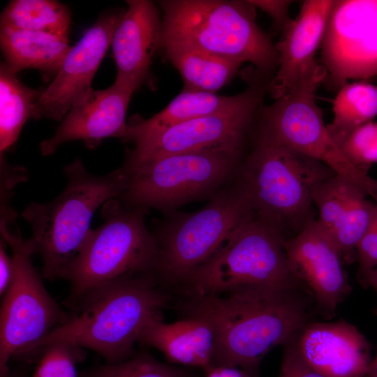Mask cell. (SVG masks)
<instances>
[{"label": "cell", "mask_w": 377, "mask_h": 377, "mask_svg": "<svg viewBox=\"0 0 377 377\" xmlns=\"http://www.w3.org/2000/svg\"><path fill=\"white\" fill-rule=\"evenodd\" d=\"M255 8L268 14L275 24L284 31L293 22L289 16V7L292 1L286 0H250Z\"/></svg>", "instance_id": "cell-32"}, {"label": "cell", "mask_w": 377, "mask_h": 377, "mask_svg": "<svg viewBox=\"0 0 377 377\" xmlns=\"http://www.w3.org/2000/svg\"><path fill=\"white\" fill-rule=\"evenodd\" d=\"M247 90L244 101L229 110L179 124L135 143L125 163L132 165L176 154L213 150L239 155L264 88L251 85Z\"/></svg>", "instance_id": "cell-12"}, {"label": "cell", "mask_w": 377, "mask_h": 377, "mask_svg": "<svg viewBox=\"0 0 377 377\" xmlns=\"http://www.w3.org/2000/svg\"><path fill=\"white\" fill-rule=\"evenodd\" d=\"M170 297L154 274L126 275L88 291L72 306L75 312L43 341H62L91 350L106 363L133 355L146 324L162 314Z\"/></svg>", "instance_id": "cell-2"}, {"label": "cell", "mask_w": 377, "mask_h": 377, "mask_svg": "<svg viewBox=\"0 0 377 377\" xmlns=\"http://www.w3.org/2000/svg\"><path fill=\"white\" fill-rule=\"evenodd\" d=\"M317 87L300 89L261 108L259 128L279 142L328 166L377 202V179L354 165L332 136L322 110L316 104Z\"/></svg>", "instance_id": "cell-11"}, {"label": "cell", "mask_w": 377, "mask_h": 377, "mask_svg": "<svg viewBox=\"0 0 377 377\" xmlns=\"http://www.w3.org/2000/svg\"><path fill=\"white\" fill-rule=\"evenodd\" d=\"M237 183L223 187L202 208L167 214L153 232L157 243L154 274L157 281L179 284L206 262L230 233L253 214Z\"/></svg>", "instance_id": "cell-10"}, {"label": "cell", "mask_w": 377, "mask_h": 377, "mask_svg": "<svg viewBox=\"0 0 377 377\" xmlns=\"http://www.w3.org/2000/svg\"><path fill=\"white\" fill-rule=\"evenodd\" d=\"M362 284L372 287L377 293V267L372 269L365 277ZM377 313V309H376Z\"/></svg>", "instance_id": "cell-36"}, {"label": "cell", "mask_w": 377, "mask_h": 377, "mask_svg": "<svg viewBox=\"0 0 377 377\" xmlns=\"http://www.w3.org/2000/svg\"><path fill=\"white\" fill-rule=\"evenodd\" d=\"M282 232L254 213L179 285L186 297L302 289L289 266Z\"/></svg>", "instance_id": "cell-4"}, {"label": "cell", "mask_w": 377, "mask_h": 377, "mask_svg": "<svg viewBox=\"0 0 377 377\" xmlns=\"http://www.w3.org/2000/svg\"><path fill=\"white\" fill-rule=\"evenodd\" d=\"M167 58L179 71L184 89L215 93L237 73L241 64L193 47L165 44Z\"/></svg>", "instance_id": "cell-24"}, {"label": "cell", "mask_w": 377, "mask_h": 377, "mask_svg": "<svg viewBox=\"0 0 377 377\" xmlns=\"http://www.w3.org/2000/svg\"><path fill=\"white\" fill-rule=\"evenodd\" d=\"M375 163H377V137L363 156L360 163V169L367 173L365 169Z\"/></svg>", "instance_id": "cell-35"}, {"label": "cell", "mask_w": 377, "mask_h": 377, "mask_svg": "<svg viewBox=\"0 0 377 377\" xmlns=\"http://www.w3.org/2000/svg\"><path fill=\"white\" fill-rule=\"evenodd\" d=\"M147 209L124 205L118 198L105 202L103 223L91 230L67 280L72 307L88 291L123 276L154 274L157 243L145 224Z\"/></svg>", "instance_id": "cell-7"}, {"label": "cell", "mask_w": 377, "mask_h": 377, "mask_svg": "<svg viewBox=\"0 0 377 377\" xmlns=\"http://www.w3.org/2000/svg\"><path fill=\"white\" fill-rule=\"evenodd\" d=\"M320 47L334 89L377 75V0L333 1Z\"/></svg>", "instance_id": "cell-13"}, {"label": "cell", "mask_w": 377, "mask_h": 377, "mask_svg": "<svg viewBox=\"0 0 377 377\" xmlns=\"http://www.w3.org/2000/svg\"><path fill=\"white\" fill-rule=\"evenodd\" d=\"M78 377H188L181 369L162 363L147 353L133 355L79 373Z\"/></svg>", "instance_id": "cell-28"}, {"label": "cell", "mask_w": 377, "mask_h": 377, "mask_svg": "<svg viewBox=\"0 0 377 377\" xmlns=\"http://www.w3.org/2000/svg\"><path fill=\"white\" fill-rule=\"evenodd\" d=\"M295 341L305 361L325 377H365L371 362L367 339L344 320L309 323Z\"/></svg>", "instance_id": "cell-17"}, {"label": "cell", "mask_w": 377, "mask_h": 377, "mask_svg": "<svg viewBox=\"0 0 377 377\" xmlns=\"http://www.w3.org/2000/svg\"><path fill=\"white\" fill-rule=\"evenodd\" d=\"M6 242L0 241V295L1 297L8 289L14 275V261L6 251Z\"/></svg>", "instance_id": "cell-33"}, {"label": "cell", "mask_w": 377, "mask_h": 377, "mask_svg": "<svg viewBox=\"0 0 377 377\" xmlns=\"http://www.w3.org/2000/svg\"><path fill=\"white\" fill-rule=\"evenodd\" d=\"M131 95L116 83L103 90L92 89L66 114L54 134L40 143L42 155H51L72 140H82L87 148L94 149L105 138L122 139Z\"/></svg>", "instance_id": "cell-18"}, {"label": "cell", "mask_w": 377, "mask_h": 377, "mask_svg": "<svg viewBox=\"0 0 377 377\" xmlns=\"http://www.w3.org/2000/svg\"><path fill=\"white\" fill-rule=\"evenodd\" d=\"M6 64L15 73L25 68L58 72L71 48L69 40L49 33L1 26Z\"/></svg>", "instance_id": "cell-23"}, {"label": "cell", "mask_w": 377, "mask_h": 377, "mask_svg": "<svg viewBox=\"0 0 377 377\" xmlns=\"http://www.w3.org/2000/svg\"><path fill=\"white\" fill-rule=\"evenodd\" d=\"M163 19L159 45L193 47L268 73L278 66L275 45L256 22L248 1L168 0L159 2Z\"/></svg>", "instance_id": "cell-5"}, {"label": "cell", "mask_w": 377, "mask_h": 377, "mask_svg": "<svg viewBox=\"0 0 377 377\" xmlns=\"http://www.w3.org/2000/svg\"><path fill=\"white\" fill-rule=\"evenodd\" d=\"M114 32L112 48L117 74L114 83L133 93L149 75L156 47L159 46L161 23L158 10L151 1H126Z\"/></svg>", "instance_id": "cell-19"}, {"label": "cell", "mask_w": 377, "mask_h": 377, "mask_svg": "<svg viewBox=\"0 0 377 377\" xmlns=\"http://www.w3.org/2000/svg\"><path fill=\"white\" fill-rule=\"evenodd\" d=\"M3 377H27L26 374L20 371L12 370L10 369L6 375Z\"/></svg>", "instance_id": "cell-38"}, {"label": "cell", "mask_w": 377, "mask_h": 377, "mask_svg": "<svg viewBox=\"0 0 377 377\" xmlns=\"http://www.w3.org/2000/svg\"><path fill=\"white\" fill-rule=\"evenodd\" d=\"M67 184L47 202H31L22 216L29 223V239L34 253L42 259L41 276L66 279L91 230L96 210L110 199L118 198L126 186L124 168L104 175L87 171L76 158L64 166Z\"/></svg>", "instance_id": "cell-3"}, {"label": "cell", "mask_w": 377, "mask_h": 377, "mask_svg": "<svg viewBox=\"0 0 377 377\" xmlns=\"http://www.w3.org/2000/svg\"><path fill=\"white\" fill-rule=\"evenodd\" d=\"M69 10L57 1L15 0L1 16V26L52 34L68 39Z\"/></svg>", "instance_id": "cell-27"}, {"label": "cell", "mask_w": 377, "mask_h": 377, "mask_svg": "<svg viewBox=\"0 0 377 377\" xmlns=\"http://www.w3.org/2000/svg\"><path fill=\"white\" fill-rule=\"evenodd\" d=\"M247 89L232 96L183 89L163 110L145 119L129 121L122 140L134 144L179 124L229 110L244 101Z\"/></svg>", "instance_id": "cell-22"}, {"label": "cell", "mask_w": 377, "mask_h": 377, "mask_svg": "<svg viewBox=\"0 0 377 377\" xmlns=\"http://www.w3.org/2000/svg\"><path fill=\"white\" fill-rule=\"evenodd\" d=\"M365 377H377V355L375 359L371 361Z\"/></svg>", "instance_id": "cell-37"}, {"label": "cell", "mask_w": 377, "mask_h": 377, "mask_svg": "<svg viewBox=\"0 0 377 377\" xmlns=\"http://www.w3.org/2000/svg\"><path fill=\"white\" fill-rule=\"evenodd\" d=\"M0 232L1 239L12 249L15 267L0 310V377H3L14 357L36 362L43 341L70 315L49 294L33 265L34 253L29 239L8 225L0 226Z\"/></svg>", "instance_id": "cell-8"}, {"label": "cell", "mask_w": 377, "mask_h": 377, "mask_svg": "<svg viewBox=\"0 0 377 377\" xmlns=\"http://www.w3.org/2000/svg\"><path fill=\"white\" fill-rule=\"evenodd\" d=\"M332 0H306L297 17L283 31L276 45L278 70L267 86L271 96L279 99L309 86H318L327 72L315 55L321 45Z\"/></svg>", "instance_id": "cell-15"}, {"label": "cell", "mask_w": 377, "mask_h": 377, "mask_svg": "<svg viewBox=\"0 0 377 377\" xmlns=\"http://www.w3.org/2000/svg\"><path fill=\"white\" fill-rule=\"evenodd\" d=\"M354 183L337 174L315 190L313 204L318 210V223L338 249L343 260L356 254L376 204Z\"/></svg>", "instance_id": "cell-20"}, {"label": "cell", "mask_w": 377, "mask_h": 377, "mask_svg": "<svg viewBox=\"0 0 377 377\" xmlns=\"http://www.w3.org/2000/svg\"><path fill=\"white\" fill-rule=\"evenodd\" d=\"M333 112V120L327 126L340 145L352 131L377 116V85L362 81L346 83L334 100Z\"/></svg>", "instance_id": "cell-26"}, {"label": "cell", "mask_w": 377, "mask_h": 377, "mask_svg": "<svg viewBox=\"0 0 377 377\" xmlns=\"http://www.w3.org/2000/svg\"><path fill=\"white\" fill-rule=\"evenodd\" d=\"M295 339L284 345L279 377H325L305 361L297 349Z\"/></svg>", "instance_id": "cell-31"}, {"label": "cell", "mask_w": 377, "mask_h": 377, "mask_svg": "<svg viewBox=\"0 0 377 377\" xmlns=\"http://www.w3.org/2000/svg\"><path fill=\"white\" fill-rule=\"evenodd\" d=\"M302 289L248 290L226 295L186 297L188 316L214 332L212 366L251 371L274 347L293 340L309 323Z\"/></svg>", "instance_id": "cell-1"}, {"label": "cell", "mask_w": 377, "mask_h": 377, "mask_svg": "<svg viewBox=\"0 0 377 377\" xmlns=\"http://www.w3.org/2000/svg\"><path fill=\"white\" fill-rule=\"evenodd\" d=\"M362 282L377 267V202L369 224L356 248Z\"/></svg>", "instance_id": "cell-30"}, {"label": "cell", "mask_w": 377, "mask_h": 377, "mask_svg": "<svg viewBox=\"0 0 377 377\" xmlns=\"http://www.w3.org/2000/svg\"><path fill=\"white\" fill-rule=\"evenodd\" d=\"M138 342L159 350L170 363L195 367L205 371L212 367L214 336L204 320L193 316L165 323L163 314L151 318Z\"/></svg>", "instance_id": "cell-21"}, {"label": "cell", "mask_w": 377, "mask_h": 377, "mask_svg": "<svg viewBox=\"0 0 377 377\" xmlns=\"http://www.w3.org/2000/svg\"><path fill=\"white\" fill-rule=\"evenodd\" d=\"M84 348L66 342L44 346L36 361L31 377H78L77 365L83 362Z\"/></svg>", "instance_id": "cell-29"}, {"label": "cell", "mask_w": 377, "mask_h": 377, "mask_svg": "<svg viewBox=\"0 0 377 377\" xmlns=\"http://www.w3.org/2000/svg\"><path fill=\"white\" fill-rule=\"evenodd\" d=\"M205 377H253L248 371L229 366H212L205 371Z\"/></svg>", "instance_id": "cell-34"}, {"label": "cell", "mask_w": 377, "mask_h": 377, "mask_svg": "<svg viewBox=\"0 0 377 377\" xmlns=\"http://www.w3.org/2000/svg\"><path fill=\"white\" fill-rule=\"evenodd\" d=\"M290 269L313 293L318 306L334 313L351 291L341 256L317 220L309 218L300 232L286 239Z\"/></svg>", "instance_id": "cell-16"}, {"label": "cell", "mask_w": 377, "mask_h": 377, "mask_svg": "<svg viewBox=\"0 0 377 377\" xmlns=\"http://www.w3.org/2000/svg\"><path fill=\"white\" fill-rule=\"evenodd\" d=\"M6 64L0 68L1 156L17 141L21 130L32 117L34 104L40 92L24 85Z\"/></svg>", "instance_id": "cell-25"}, {"label": "cell", "mask_w": 377, "mask_h": 377, "mask_svg": "<svg viewBox=\"0 0 377 377\" xmlns=\"http://www.w3.org/2000/svg\"><path fill=\"white\" fill-rule=\"evenodd\" d=\"M122 14L102 15L66 54L57 74L35 102L32 117L62 120L92 91L93 77L112 43Z\"/></svg>", "instance_id": "cell-14"}, {"label": "cell", "mask_w": 377, "mask_h": 377, "mask_svg": "<svg viewBox=\"0 0 377 377\" xmlns=\"http://www.w3.org/2000/svg\"><path fill=\"white\" fill-rule=\"evenodd\" d=\"M239 155L221 150L176 154L122 167L127 182L118 199L126 206L164 214L211 199L237 171Z\"/></svg>", "instance_id": "cell-9"}, {"label": "cell", "mask_w": 377, "mask_h": 377, "mask_svg": "<svg viewBox=\"0 0 377 377\" xmlns=\"http://www.w3.org/2000/svg\"><path fill=\"white\" fill-rule=\"evenodd\" d=\"M239 171L237 183L253 212L281 232L285 225H304L309 219L315 190L336 175L323 163L287 147L260 128Z\"/></svg>", "instance_id": "cell-6"}]
</instances>
